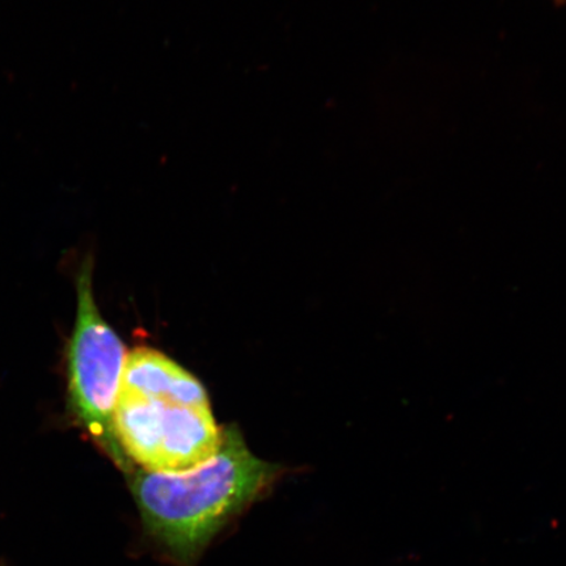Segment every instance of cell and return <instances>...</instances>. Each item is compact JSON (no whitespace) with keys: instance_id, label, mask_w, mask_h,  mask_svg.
Returning <instances> with one entry per match:
<instances>
[{"instance_id":"obj_1","label":"cell","mask_w":566,"mask_h":566,"mask_svg":"<svg viewBox=\"0 0 566 566\" xmlns=\"http://www.w3.org/2000/svg\"><path fill=\"white\" fill-rule=\"evenodd\" d=\"M281 475L277 464L252 454L237 428L222 430V442L193 469L133 473L134 499L146 533L180 566H192L219 531Z\"/></svg>"},{"instance_id":"obj_2","label":"cell","mask_w":566,"mask_h":566,"mask_svg":"<svg viewBox=\"0 0 566 566\" xmlns=\"http://www.w3.org/2000/svg\"><path fill=\"white\" fill-rule=\"evenodd\" d=\"M76 294V318L67 349L70 408L116 463L130 472L133 464L119 448L113 427L127 353L98 311L91 260L77 272Z\"/></svg>"},{"instance_id":"obj_5","label":"cell","mask_w":566,"mask_h":566,"mask_svg":"<svg viewBox=\"0 0 566 566\" xmlns=\"http://www.w3.org/2000/svg\"><path fill=\"white\" fill-rule=\"evenodd\" d=\"M558 2H565V0H558Z\"/></svg>"},{"instance_id":"obj_3","label":"cell","mask_w":566,"mask_h":566,"mask_svg":"<svg viewBox=\"0 0 566 566\" xmlns=\"http://www.w3.org/2000/svg\"><path fill=\"white\" fill-rule=\"evenodd\" d=\"M115 437L140 470L174 473L207 462L222 442L211 408L118 395Z\"/></svg>"},{"instance_id":"obj_4","label":"cell","mask_w":566,"mask_h":566,"mask_svg":"<svg viewBox=\"0 0 566 566\" xmlns=\"http://www.w3.org/2000/svg\"><path fill=\"white\" fill-rule=\"evenodd\" d=\"M119 394L210 408L208 394L200 381L165 354L151 348H137L127 354Z\"/></svg>"}]
</instances>
